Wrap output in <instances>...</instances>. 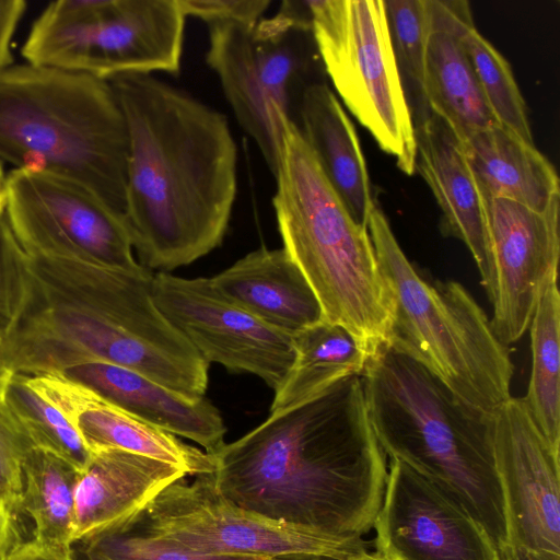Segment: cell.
<instances>
[{"mask_svg": "<svg viewBox=\"0 0 560 560\" xmlns=\"http://www.w3.org/2000/svg\"><path fill=\"white\" fill-rule=\"evenodd\" d=\"M210 479L234 504L265 517L342 537L374 525L386 455L368 415L361 375L272 412L211 454Z\"/></svg>", "mask_w": 560, "mask_h": 560, "instance_id": "obj_1", "label": "cell"}, {"mask_svg": "<svg viewBox=\"0 0 560 560\" xmlns=\"http://www.w3.org/2000/svg\"><path fill=\"white\" fill-rule=\"evenodd\" d=\"M128 136L127 222L139 264L168 272L221 245L237 194V145L218 109L154 74L107 80Z\"/></svg>", "mask_w": 560, "mask_h": 560, "instance_id": "obj_2", "label": "cell"}, {"mask_svg": "<svg viewBox=\"0 0 560 560\" xmlns=\"http://www.w3.org/2000/svg\"><path fill=\"white\" fill-rule=\"evenodd\" d=\"M25 252V250H24ZM26 296L0 353L13 373H56L98 360L137 371L190 398L205 397L208 366L162 314L153 273L26 253Z\"/></svg>", "mask_w": 560, "mask_h": 560, "instance_id": "obj_3", "label": "cell"}, {"mask_svg": "<svg viewBox=\"0 0 560 560\" xmlns=\"http://www.w3.org/2000/svg\"><path fill=\"white\" fill-rule=\"evenodd\" d=\"M361 378L371 425L384 454L405 463L464 508L508 560L493 413L467 405L419 362L387 345L368 358Z\"/></svg>", "mask_w": 560, "mask_h": 560, "instance_id": "obj_4", "label": "cell"}, {"mask_svg": "<svg viewBox=\"0 0 560 560\" xmlns=\"http://www.w3.org/2000/svg\"><path fill=\"white\" fill-rule=\"evenodd\" d=\"M128 136L107 80L19 63L0 69V162L70 177L124 214Z\"/></svg>", "mask_w": 560, "mask_h": 560, "instance_id": "obj_5", "label": "cell"}, {"mask_svg": "<svg viewBox=\"0 0 560 560\" xmlns=\"http://www.w3.org/2000/svg\"><path fill=\"white\" fill-rule=\"evenodd\" d=\"M273 176L272 205L283 248L313 289L323 320L346 328L371 357L387 343L389 290L368 228L351 218L289 119Z\"/></svg>", "mask_w": 560, "mask_h": 560, "instance_id": "obj_6", "label": "cell"}, {"mask_svg": "<svg viewBox=\"0 0 560 560\" xmlns=\"http://www.w3.org/2000/svg\"><path fill=\"white\" fill-rule=\"evenodd\" d=\"M368 231L392 298L386 345L419 362L467 405L494 413L512 397L514 368L485 311L460 283L424 279L376 203Z\"/></svg>", "mask_w": 560, "mask_h": 560, "instance_id": "obj_7", "label": "cell"}, {"mask_svg": "<svg viewBox=\"0 0 560 560\" xmlns=\"http://www.w3.org/2000/svg\"><path fill=\"white\" fill-rule=\"evenodd\" d=\"M186 15L179 0H59L33 23L25 62L108 80L180 71Z\"/></svg>", "mask_w": 560, "mask_h": 560, "instance_id": "obj_8", "label": "cell"}, {"mask_svg": "<svg viewBox=\"0 0 560 560\" xmlns=\"http://www.w3.org/2000/svg\"><path fill=\"white\" fill-rule=\"evenodd\" d=\"M207 26L206 62L215 73L237 124L275 175L284 119L298 126L304 92L325 81L312 31L278 28L266 18L256 24Z\"/></svg>", "mask_w": 560, "mask_h": 560, "instance_id": "obj_9", "label": "cell"}, {"mask_svg": "<svg viewBox=\"0 0 560 560\" xmlns=\"http://www.w3.org/2000/svg\"><path fill=\"white\" fill-rule=\"evenodd\" d=\"M312 34L338 95L400 171L416 172V127L383 0H308Z\"/></svg>", "mask_w": 560, "mask_h": 560, "instance_id": "obj_10", "label": "cell"}, {"mask_svg": "<svg viewBox=\"0 0 560 560\" xmlns=\"http://www.w3.org/2000/svg\"><path fill=\"white\" fill-rule=\"evenodd\" d=\"M130 527L207 553L349 560L366 551L362 537L334 536L243 509L221 495L209 475L167 486Z\"/></svg>", "mask_w": 560, "mask_h": 560, "instance_id": "obj_11", "label": "cell"}, {"mask_svg": "<svg viewBox=\"0 0 560 560\" xmlns=\"http://www.w3.org/2000/svg\"><path fill=\"white\" fill-rule=\"evenodd\" d=\"M4 212L27 253L79 258L138 271L125 215L79 182L56 173L12 168Z\"/></svg>", "mask_w": 560, "mask_h": 560, "instance_id": "obj_12", "label": "cell"}, {"mask_svg": "<svg viewBox=\"0 0 560 560\" xmlns=\"http://www.w3.org/2000/svg\"><path fill=\"white\" fill-rule=\"evenodd\" d=\"M152 295L207 364L253 374L273 390L285 377L294 359L293 335L228 300L210 278L186 279L160 271L153 275Z\"/></svg>", "mask_w": 560, "mask_h": 560, "instance_id": "obj_13", "label": "cell"}, {"mask_svg": "<svg viewBox=\"0 0 560 560\" xmlns=\"http://www.w3.org/2000/svg\"><path fill=\"white\" fill-rule=\"evenodd\" d=\"M493 443L508 522V560H560V450L522 398L493 413Z\"/></svg>", "mask_w": 560, "mask_h": 560, "instance_id": "obj_14", "label": "cell"}, {"mask_svg": "<svg viewBox=\"0 0 560 560\" xmlns=\"http://www.w3.org/2000/svg\"><path fill=\"white\" fill-rule=\"evenodd\" d=\"M373 527L375 552L388 560H502L464 508L398 459L389 458Z\"/></svg>", "mask_w": 560, "mask_h": 560, "instance_id": "obj_15", "label": "cell"}, {"mask_svg": "<svg viewBox=\"0 0 560 560\" xmlns=\"http://www.w3.org/2000/svg\"><path fill=\"white\" fill-rule=\"evenodd\" d=\"M483 202L494 273L490 325L508 347L528 329L547 282L558 276L560 198L542 211L504 198Z\"/></svg>", "mask_w": 560, "mask_h": 560, "instance_id": "obj_16", "label": "cell"}, {"mask_svg": "<svg viewBox=\"0 0 560 560\" xmlns=\"http://www.w3.org/2000/svg\"><path fill=\"white\" fill-rule=\"evenodd\" d=\"M26 381L61 411L91 453L122 450L172 464L186 476L214 471L211 454L125 411L80 383L56 373L26 375Z\"/></svg>", "mask_w": 560, "mask_h": 560, "instance_id": "obj_17", "label": "cell"}, {"mask_svg": "<svg viewBox=\"0 0 560 560\" xmlns=\"http://www.w3.org/2000/svg\"><path fill=\"white\" fill-rule=\"evenodd\" d=\"M184 477L178 467L140 454L93 452L74 488L73 545L128 529L162 490Z\"/></svg>", "mask_w": 560, "mask_h": 560, "instance_id": "obj_18", "label": "cell"}, {"mask_svg": "<svg viewBox=\"0 0 560 560\" xmlns=\"http://www.w3.org/2000/svg\"><path fill=\"white\" fill-rule=\"evenodd\" d=\"M416 170L427 182L442 211V229L460 240L479 270L490 303L494 273L483 198L469 168L462 142L432 112L415 124Z\"/></svg>", "mask_w": 560, "mask_h": 560, "instance_id": "obj_19", "label": "cell"}, {"mask_svg": "<svg viewBox=\"0 0 560 560\" xmlns=\"http://www.w3.org/2000/svg\"><path fill=\"white\" fill-rule=\"evenodd\" d=\"M173 435L188 439L213 454L224 443L220 411L205 397L190 398L145 375L98 360L67 365L56 372Z\"/></svg>", "mask_w": 560, "mask_h": 560, "instance_id": "obj_20", "label": "cell"}, {"mask_svg": "<svg viewBox=\"0 0 560 560\" xmlns=\"http://www.w3.org/2000/svg\"><path fill=\"white\" fill-rule=\"evenodd\" d=\"M228 300L289 334L323 320L319 302L285 249L261 247L210 278Z\"/></svg>", "mask_w": 560, "mask_h": 560, "instance_id": "obj_21", "label": "cell"}, {"mask_svg": "<svg viewBox=\"0 0 560 560\" xmlns=\"http://www.w3.org/2000/svg\"><path fill=\"white\" fill-rule=\"evenodd\" d=\"M298 127L351 218L368 228L375 206L353 124L326 81L303 94Z\"/></svg>", "mask_w": 560, "mask_h": 560, "instance_id": "obj_22", "label": "cell"}, {"mask_svg": "<svg viewBox=\"0 0 560 560\" xmlns=\"http://www.w3.org/2000/svg\"><path fill=\"white\" fill-rule=\"evenodd\" d=\"M423 94L427 105L460 142L500 122L491 110L471 65L452 30L443 0H427Z\"/></svg>", "mask_w": 560, "mask_h": 560, "instance_id": "obj_23", "label": "cell"}, {"mask_svg": "<svg viewBox=\"0 0 560 560\" xmlns=\"http://www.w3.org/2000/svg\"><path fill=\"white\" fill-rule=\"evenodd\" d=\"M485 199L504 198L542 211L560 198L558 174L534 145L501 124L462 142Z\"/></svg>", "mask_w": 560, "mask_h": 560, "instance_id": "obj_24", "label": "cell"}, {"mask_svg": "<svg viewBox=\"0 0 560 560\" xmlns=\"http://www.w3.org/2000/svg\"><path fill=\"white\" fill-rule=\"evenodd\" d=\"M294 359L275 389L270 413L300 405L349 375H361L368 355L342 326L320 320L293 335Z\"/></svg>", "mask_w": 560, "mask_h": 560, "instance_id": "obj_25", "label": "cell"}, {"mask_svg": "<svg viewBox=\"0 0 560 560\" xmlns=\"http://www.w3.org/2000/svg\"><path fill=\"white\" fill-rule=\"evenodd\" d=\"M22 511L33 522V539L72 550L74 488L79 471L61 458L32 448L24 457Z\"/></svg>", "mask_w": 560, "mask_h": 560, "instance_id": "obj_26", "label": "cell"}, {"mask_svg": "<svg viewBox=\"0 0 560 560\" xmlns=\"http://www.w3.org/2000/svg\"><path fill=\"white\" fill-rule=\"evenodd\" d=\"M549 279L529 323L532 369L523 399L536 427L560 450V293Z\"/></svg>", "mask_w": 560, "mask_h": 560, "instance_id": "obj_27", "label": "cell"}, {"mask_svg": "<svg viewBox=\"0 0 560 560\" xmlns=\"http://www.w3.org/2000/svg\"><path fill=\"white\" fill-rule=\"evenodd\" d=\"M444 8L495 118L525 141L534 143L525 101L510 63L476 30L467 1L444 0Z\"/></svg>", "mask_w": 560, "mask_h": 560, "instance_id": "obj_28", "label": "cell"}, {"mask_svg": "<svg viewBox=\"0 0 560 560\" xmlns=\"http://www.w3.org/2000/svg\"><path fill=\"white\" fill-rule=\"evenodd\" d=\"M0 408L33 448L61 458L79 472L88 467L92 453L77 430L27 383L25 374L14 373Z\"/></svg>", "mask_w": 560, "mask_h": 560, "instance_id": "obj_29", "label": "cell"}, {"mask_svg": "<svg viewBox=\"0 0 560 560\" xmlns=\"http://www.w3.org/2000/svg\"><path fill=\"white\" fill-rule=\"evenodd\" d=\"M384 8L390 44L406 93L412 94L413 122L430 109L423 94L425 43L429 32L427 0H385Z\"/></svg>", "mask_w": 560, "mask_h": 560, "instance_id": "obj_30", "label": "cell"}, {"mask_svg": "<svg viewBox=\"0 0 560 560\" xmlns=\"http://www.w3.org/2000/svg\"><path fill=\"white\" fill-rule=\"evenodd\" d=\"M82 546L81 560H281L249 553H207L133 527L104 535Z\"/></svg>", "mask_w": 560, "mask_h": 560, "instance_id": "obj_31", "label": "cell"}, {"mask_svg": "<svg viewBox=\"0 0 560 560\" xmlns=\"http://www.w3.org/2000/svg\"><path fill=\"white\" fill-rule=\"evenodd\" d=\"M27 290L25 252L4 210L0 212V343L10 335Z\"/></svg>", "mask_w": 560, "mask_h": 560, "instance_id": "obj_32", "label": "cell"}, {"mask_svg": "<svg viewBox=\"0 0 560 560\" xmlns=\"http://www.w3.org/2000/svg\"><path fill=\"white\" fill-rule=\"evenodd\" d=\"M33 447L0 408V512L22 529V465Z\"/></svg>", "mask_w": 560, "mask_h": 560, "instance_id": "obj_33", "label": "cell"}, {"mask_svg": "<svg viewBox=\"0 0 560 560\" xmlns=\"http://www.w3.org/2000/svg\"><path fill=\"white\" fill-rule=\"evenodd\" d=\"M187 16L207 25L223 22L256 24L262 18L270 0H179Z\"/></svg>", "mask_w": 560, "mask_h": 560, "instance_id": "obj_34", "label": "cell"}, {"mask_svg": "<svg viewBox=\"0 0 560 560\" xmlns=\"http://www.w3.org/2000/svg\"><path fill=\"white\" fill-rule=\"evenodd\" d=\"M26 5L24 0H0V69L13 65L11 44Z\"/></svg>", "mask_w": 560, "mask_h": 560, "instance_id": "obj_35", "label": "cell"}, {"mask_svg": "<svg viewBox=\"0 0 560 560\" xmlns=\"http://www.w3.org/2000/svg\"><path fill=\"white\" fill-rule=\"evenodd\" d=\"M8 560H78L73 550H62L38 544L33 538L15 546Z\"/></svg>", "mask_w": 560, "mask_h": 560, "instance_id": "obj_36", "label": "cell"}, {"mask_svg": "<svg viewBox=\"0 0 560 560\" xmlns=\"http://www.w3.org/2000/svg\"><path fill=\"white\" fill-rule=\"evenodd\" d=\"M22 539L21 528L0 512V560H8Z\"/></svg>", "mask_w": 560, "mask_h": 560, "instance_id": "obj_37", "label": "cell"}, {"mask_svg": "<svg viewBox=\"0 0 560 560\" xmlns=\"http://www.w3.org/2000/svg\"><path fill=\"white\" fill-rule=\"evenodd\" d=\"M13 375L14 373L7 366L0 353V406L4 402L7 389Z\"/></svg>", "mask_w": 560, "mask_h": 560, "instance_id": "obj_38", "label": "cell"}, {"mask_svg": "<svg viewBox=\"0 0 560 560\" xmlns=\"http://www.w3.org/2000/svg\"><path fill=\"white\" fill-rule=\"evenodd\" d=\"M349 560H388V559L380 556L375 551L374 552H369L366 550L364 552H361V553L350 558Z\"/></svg>", "mask_w": 560, "mask_h": 560, "instance_id": "obj_39", "label": "cell"}, {"mask_svg": "<svg viewBox=\"0 0 560 560\" xmlns=\"http://www.w3.org/2000/svg\"><path fill=\"white\" fill-rule=\"evenodd\" d=\"M281 560H340V559H335V558H329V557H317V556H312V557H291V558H282Z\"/></svg>", "mask_w": 560, "mask_h": 560, "instance_id": "obj_40", "label": "cell"}, {"mask_svg": "<svg viewBox=\"0 0 560 560\" xmlns=\"http://www.w3.org/2000/svg\"><path fill=\"white\" fill-rule=\"evenodd\" d=\"M4 178L0 179V212H2L4 210V206H5Z\"/></svg>", "mask_w": 560, "mask_h": 560, "instance_id": "obj_41", "label": "cell"}, {"mask_svg": "<svg viewBox=\"0 0 560 560\" xmlns=\"http://www.w3.org/2000/svg\"><path fill=\"white\" fill-rule=\"evenodd\" d=\"M5 177L3 164L0 162V179Z\"/></svg>", "mask_w": 560, "mask_h": 560, "instance_id": "obj_42", "label": "cell"}]
</instances>
